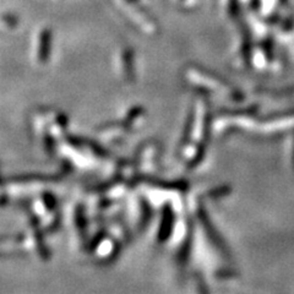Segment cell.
<instances>
[{"label": "cell", "instance_id": "cell-1", "mask_svg": "<svg viewBox=\"0 0 294 294\" xmlns=\"http://www.w3.org/2000/svg\"><path fill=\"white\" fill-rule=\"evenodd\" d=\"M129 2H135V0H129Z\"/></svg>", "mask_w": 294, "mask_h": 294}]
</instances>
